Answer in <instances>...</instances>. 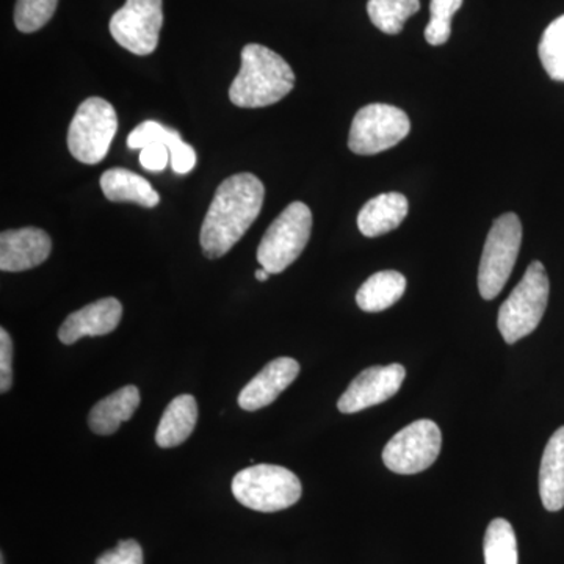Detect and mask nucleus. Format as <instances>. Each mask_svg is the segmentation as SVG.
I'll return each instance as SVG.
<instances>
[{
  "instance_id": "1",
  "label": "nucleus",
  "mask_w": 564,
  "mask_h": 564,
  "mask_svg": "<svg viewBox=\"0 0 564 564\" xmlns=\"http://www.w3.org/2000/svg\"><path fill=\"white\" fill-rule=\"evenodd\" d=\"M265 187L258 176L239 173L221 182L204 218L199 243L207 259L232 250L261 214Z\"/></svg>"
},
{
  "instance_id": "2",
  "label": "nucleus",
  "mask_w": 564,
  "mask_h": 564,
  "mask_svg": "<svg viewBox=\"0 0 564 564\" xmlns=\"http://www.w3.org/2000/svg\"><path fill=\"white\" fill-rule=\"evenodd\" d=\"M295 87V73L276 52L247 44L242 66L229 88V99L242 109H261L284 99Z\"/></svg>"
},
{
  "instance_id": "3",
  "label": "nucleus",
  "mask_w": 564,
  "mask_h": 564,
  "mask_svg": "<svg viewBox=\"0 0 564 564\" xmlns=\"http://www.w3.org/2000/svg\"><path fill=\"white\" fill-rule=\"evenodd\" d=\"M237 502L259 513H276L302 499V481L274 464H254L240 470L231 485Z\"/></svg>"
},
{
  "instance_id": "4",
  "label": "nucleus",
  "mask_w": 564,
  "mask_h": 564,
  "mask_svg": "<svg viewBox=\"0 0 564 564\" xmlns=\"http://www.w3.org/2000/svg\"><path fill=\"white\" fill-rule=\"evenodd\" d=\"M549 292L551 284L543 263H530L524 278L499 311L497 325L505 343L516 344L538 328L547 310Z\"/></svg>"
},
{
  "instance_id": "5",
  "label": "nucleus",
  "mask_w": 564,
  "mask_h": 564,
  "mask_svg": "<svg viewBox=\"0 0 564 564\" xmlns=\"http://www.w3.org/2000/svg\"><path fill=\"white\" fill-rule=\"evenodd\" d=\"M313 231V212L304 203L289 204L263 234L258 262L270 274L284 272L302 256Z\"/></svg>"
},
{
  "instance_id": "6",
  "label": "nucleus",
  "mask_w": 564,
  "mask_h": 564,
  "mask_svg": "<svg viewBox=\"0 0 564 564\" xmlns=\"http://www.w3.org/2000/svg\"><path fill=\"white\" fill-rule=\"evenodd\" d=\"M521 245L522 225L518 215L508 212L494 221L478 269V291L488 302L496 299L510 280Z\"/></svg>"
},
{
  "instance_id": "7",
  "label": "nucleus",
  "mask_w": 564,
  "mask_h": 564,
  "mask_svg": "<svg viewBox=\"0 0 564 564\" xmlns=\"http://www.w3.org/2000/svg\"><path fill=\"white\" fill-rule=\"evenodd\" d=\"M117 131L118 117L113 106L102 98H88L70 121L69 152L76 161L96 165L109 154Z\"/></svg>"
},
{
  "instance_id": "8",
  "label": "nucleus",
  "mask_w": 564,
  "mask_h": 564,
  "mask_svg": "<svg viewBox=\"0 0 564 564\" xmlns=\"http://www.w3.org/2000/svg\"><path fill=\"white\" fill-rule=\"evenodd\" d=\"M411 132V121L399 107L370 104L355 115L348 148L355 154L373 155L391 150Z\"/></svg>"
},
{
  "instance_id": "9",
  "label": "nucleus",
  "mask_w": 564,
  "mask_h": 564,
  "mask_svg": "<svg viewBox=\"0 0 564 564\" xmlns=\"http://www.w3.org/2000/svg\"><path fill=\"white\" fill-rule=\"evenodd\" d=\"M443 447V434L433 421H417L404 426L383 451L386 467L400 475H414L429 469Z\"/></svg>"
},
{
  "instance_id": "10",
  "label": "nucleus",
  "mask_w": 564,
  "mask_h": 564,
  "mask_svg": "<svg viewBox=\"0 0 564 564\" xmlns=\"http://www.w3.org/2000/svg\"><path fill=\"white\" fill-rule=\"evenodd\" d=\"M163 24L162 0H126L110 20V33L120 46L135 55L158 50Z\"/></svg>"
},
{
  "instance_id": "11",
  "label": "nucleus",
  "mask_w": 564,
  "mask_h": 564,
  "mask_svg": "<svg viewBox=\"0 0 564 564\" xmlns=\"http://www.w3.org/2000/svg\"><path fill=\"white\" fill-rule=\"evenodd\" d=\"M406 369L400 364L375 366L364 370L343 393L337 410L343 414H355L392 399L402 388Z\"/></svg>"
},
{
  "instance_id": "12",
  "label": "nucleus",
  "mask_w": 564,
  "mask_h": 564,
  "mask_svg": "<svg viewBox=\"0 0 564 564\" xmlns=\"http://www.w3.org/2000/svg\"><path fill=\"white\" fill-rule=\"evenodd\" d=\"M52 251L50 234L39 228L10 229L0 234V270L18 273L41 265Z\"/></svg>"
},
{
  "instance_id": "13",
  "label": "nucleus",
  "mask_w": 564,
  "mask_h": 564,
  "mask_svg": "<svg viewBox=\"0 0 564 564\" xmlns=\"http://www.w3.org/2000/svg\"><path fill=\"white\" fill-rule=\"evenodd\" d=\"M300 364L292 358H278L256 375L239 395V406L248 413L272 404L296 380Z\"/></svg>"
},
{
  "instance_id": "14",
  "label": "nucleus",
  "mask_w": 564,
  "mask_h": 564,
  "mask_svg": "<svg viewBox=\"0 0 564 564\" xmlns=\"http://www.w3.org/2000/svg\"><path fill=\"white\" fill-rule=\"evenodd\" d=\"M122 317V304L117 299H102L69 314L58 329L62 344L73 345L82 337L106 336L118 328Z\"/></svg>"
},
{
  "instance_id": "15",
  "label": "nucleus",
  "mask_w": 564,
  "mask_h": 564,
  "mask_svg": "<svg viewBox=\"0 0 564 564\" xmlns=\"http://www.w3.org/2000/svg\"><path fill=\"white\" fill-rule=\"evenodd\" d=\"M162 143L170 148L173 172L176 174L191 173L196 166V152L191 144L181 139V133L172 128H165L158 121H144L137 126L128 137L131 150H143L150 144Z\"/></svg>"
},
{
  "instance_id": "16",
  "label": "nucleus",
  "mask_w": 564,
  "mask_h": 564,
  "mask_svg": "<svg viewBox=\"0 0 564 564\" xmlns=\"http://www.w3.org/2000/svg\"><path fill=\"white\" fill-rule=\"evenodd\" d=\"M410 204L402 193H381L375 196L358 215V228L362 236L380 237L393 231L406 218Z\"/></svg>"
},
{
  "instance_id": "17",
  "label": "nucleus",
  "mask_w": 564,
  "mask_h": 564,
  "mask_svg": "<svg viewBox=\"0 0 564 564\" xmlns=\"http://www.w3.org/2000/svg\"><path fill=\"white\" fill-rule=\"evenodd\" d=\"M540 496L545 510L564 508V426L545 445L540 467Z\"/></svg>"
},
{
  "instance_id": "18",
  "label": "nucleus",
  "mask_w": 564,
  "mask_h": 564,
  "mask_svg": "<svg viewBox=\"0 0 564 564\" xmlns=\"http://www.w3.org/2000/svg\"><path fill=\"white\" fill-rule=\"evenodd\" d=\"M140 406V392L135 386H124L117 392L96 403L88 415V425L99 436H110L120 430L122 423L132 419Z\"/></svg>"
},
{
  "instance_id": "19",
  "label": "nucleus",
  "mask_w": 564,
  "mask_h": 564,
  "mask_svg": "<svg viewBox=\"0 0 564 564\" xmlns=\"http://www.w3.org/2000/svg\"><path fill=\"white\" fill-rule=\"evenodd\" d=\"M196 422H198V404L195 397L188 393L176 397L166 406L159 422L155 443L162 448H173L184 444L195 430Z\"/></svg>"
},
{
  "instance_id": "20",
  "label": "nucleus",
  "mask_w": 564,
  "mask_h": 564,
  "mask_svg": "<svg viewBox=\"0 0 564 564\" xmlns=\"http://www.w3.org/2000/svg\"><path fill=\"white\" fill-rule=\"evenodd\" d=\"M101 188L111 203H133L148 209L161 203V196L150 182L126 169L107 170L101 176Z\"/></svg>"
},
{
  "instance_id": "21",
  "label": "nucleus",
  "mask_w": 564,
  "mask_h": 564,
  "mask_svg": "<svg viewBox=\"0 0 564 564\" xmlns=\"http://www.w3.org/2000/svg\"><path fill=\"white\" fill-rule=\"evenodd\" d=\"M406 291V278L402 273L386 270L372 274L356 293V303L364 313H381L389 310Z\"/></svg>"
},
{
  "instance_id": "22",
  "label": "nucleus",
  "mask_w": 564,
  "mask_h": 564,
  "mask_svg": "<svg viewBox=\"0 0 564 564\" xmlns=\"http://www.w3.org/2000/svg\"><path fill=\"white\" fill-rule=\"evenodd\" d=\"M421 10L419 0H369L367 13L375 28L388 35H399L404 22Z\"/></svg>"
},
{
  "instance_id": "23",
  "label": "nucleus",
  "mask_w": 564,
  "mask_h": 564,
  "mask_svg": "<svg viewBox=\"0 0 564 564\" xmlns=\"http://www.w3.org/2000/svg\"><path fill=\"white\" fill-rule=\"evenodd\" d=\"M484 551L486 564H519L518 540L507 519L497 518L489 524Z\"/></svg>"
},
{
  "instance_id": "24",
  "label": "nucleus",
  "mask_w": 564,
  "mask_h": 564,
  "mask_svg": "<svg viewBox=\"0 0 564 564\" xmlns=\"http://www.w3.org/2000/svg\"><path fill=\"white\" fill-rule=\"evenodd\" d=\"M538 54L549 77L552 80L564 82V14L545 29Z\"/></svg>"
},
{
  "instance_id": "25",
  "label": "nucleus",
  "mask_w": 564,
  "mask_h": 564,
  "mask_svg": "<svg viewBox=\"0 0 564 564\" xmlns=\"http://www.w3.org/2000/svg\"><path fill=\"white\" fill-rule=\"evenodd\" d=\"M463 0H432L429 25L425 29L426 43L443 46L452 35V18L462 9Z\"/></svg>"
},
{
  "instance_id": "26",
  "label": "nucleus",
  "mask_w": 564,
  "mask_h": 564,
  "mask_svg": "<svg viewBox=\"0 0 564 564\" xmlns=\"http://www.w3.org/2000/svg\"><path fill=\"white\" fill-rule=\"evenodd\" d=\"M58 0H18L14 9V24L22 33L43 29L54 17Z\"/></svg>"
},
{
  "instance_id": "27",
  "label": "nucleus",
  "mask_w": 564,
  "mask_h": 564,
  "mask_svg": "<svg viewBox=\"0 0 564 564\" xmlns=\"http://www.w3.org/2000/svg\"><path fill=\"white\" fill-rule=\"evenodd\" d=\"M96 564H143V549L137 541H120L117 547L104 552Z\"/></svg>"
},
{
  "instance_id": "28",
  "label": "nucleus",
  "mask_w": 564,
  "mask_h": 564,
  "mask_svg": "<svg viewBox=\"0 0 564 564\" xmlns=\"http://www.w3.org/2000/svg\"><path fill=\"white\" fill-rule=\"evenodd\" d=\"M13 386V343L6 328L0 329V392H9Z\"/></svg>"
},
{
  "instance_id": "29",
  "label": "nucleus",
  "mask_w": 564,
  "mask_h": 564,
  "mask_svg": "<svg viewBox=\"0 0 564 564\" xmlns=\"http://www.w3.org/2000/svg\"><path fill=\"white\" fill-rule=\"evenodd\" d=\"M170 162H172V154H170V148L166 144L154 143L140 151L141 166L148 172H163Z\"/></svg>"
},
{
  "instance_id": "30",
  "label": "nucleus",
  "mask_w": 564,
  "mask_h": 564,
  "mask_svg": "<svg viewBox=\"0 0 564 564\" xmlns=\"http://www.w3.org/2000/svg\"><path fill=\"white\" fill-rule=\"evenodd\" d=\"M254 276H256V280L265 282L267 280H269L270 273L267 272V270L262 269V267H261V269H259L258 272H256Z\"/></svg>"
},
{
  "instance_id": "31",
  "label": "nucleus",
  "mask_w": 564,
  "mask_h": 564,
  "mask_svg": "<svg viewBox=\"0 0 564 564\" xmlns=\"http://www.w3.org/2000/svg\"><path fill=\"white\" fill-rule=\"evenodd\" d=\"M0 564H6V562H3V555L2 558H0Z\"/></svg>"
}]
</instances>
